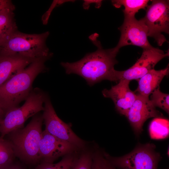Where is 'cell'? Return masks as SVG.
<instances>
[{"instance_id":"7","label":"cell","mask_w":169,"mask_h":169,"mask_svg":"<svg viewBox=\"0 0 169 169\" xmlns=\"http://www.w3.org/2000/svg\"><path fill=\"white\" fill-rule=\"evenodd\" d=\"M146 7V14L142 18L148 31V37L153 38L160 46L167 41L165 33H169V1L151 0Z\"/></svg>"},{"instance_id":"8","label":"cell","mask_w":169,"mask_h":169,"mask_svg":"<svg viewBox=\"0 0 169 169\" xmlns=\"http://www.w3.org/2000/svg\"><path fill=\"white\" fill-rule=\"evenodd\" d=\"M42 116L45 130L56 137L72 144L78 149L83 147L84 141L73 131L70 125L64 123L57 115L48 95L44 103Z\"/></svg>"},{"instance_id":"14","label":"cell","mask_w":169,"mask_h":169,"mask_svg":"<svg viewBox=\"0 0 169 169\" xmlns=\"http://www.w3.org/2000/svg\"><path fill=\"white\" fill-rule=\"evenodd\" d=\"M34 60L19 55L0 54V87Z\"/></svg>"},{"instance_id":"1","label":"cell","mask_w":169,"mask_h":169,"mask_svg":"<svg viewBox=\"0 0 169 169\" xmlns=\"http://www.w3.org/2000/svg\"><path fill=\"white\" fill-rule=\"evenodd\" d=\"M99 35L95 33L89 36V39L97 47L96 51L87 54L77 61L62 62L60 64L67 74H75L81 76L90 86L103 80L113 82L115 70L114 66L118 63L116 57L120 49L116 47L104 49L97 39Z\"/></svg>"},{"instance_id":"28","label":"cell","mask_w":169,"mask_h":169,"mask_svg":"<svg viewBox=\"0 0 169 169\" xmlns=\"http://www.w3.org/2000/svg\"><path fill=\"white\" fill-rule=\"evenodd\" d=\"M5 113V111L0 105V123L3 119Z\"/></svg>"},{"instance_id":"22","label":"cell","mask_w":169,"mask_h":169,"mask_svg":"<svg viewBox=\"0 0 169 169\" xmlns=\"http://www.w3.org/2000/svg\"><path fill=\"white\" fill-rule=\"evenodd\" d=\"M93 157L89 152H84L77 158L71 169H92Z\"/></svg>"},{"instance_id":"18","label":"cell","mask_w":169,"mask_h":169,"mask_svg":"<svg viewBox=\"0 0 169 169\" xmlns=\"http://www.w3.org/2000/svg\"><path fill=\"white\" fill-rule=\"evenodd\" d=\"M149 131L152 139L159 140L167 138L169 134V120L161 117L156 118L150 123Z\"/></svg>"},{"instance_id":"24","label":"cell","mask_w":169,"mask_h":169,"mask_svg":"<svg viewBox=\"0 0 169 169\" xmlns=\"http://www.w3.org/2000/svg\"><path fill=\"white\" fill-rule=\"evenodd\" d=\"M102 0H84L83 6L84 8L88 9L89 8L90 4L92 3H95V7L96 8H99L101 5Z\"/></svg>"},{"instance_id":"15","label":"cell","mask_w":169,"mask_h":169,"mask_svg":"<svg viewBox=\"0 0 169 169\" xmlns=\"http://www.w3.org/2000/svg\"><path fill=\"white\" fill-rule=\"evenodd\" d=\"M169 67L160 70L152 69L138 80V84L135 92L136 94L149 97V96L160 88L164 77L169 73Z\"/></svg>"},{"instance_id":"16","label":"cell","mask_w":169,"mask_h":169,"mask_svg":"<svg viewBox=\"0 0 169 169\" xmlns=\"http://www.w3.org/2000/svg\"><path fill=\"white\" fill-rule=\"evenodd\" d=\"M15 6L0 11V47L14 32L17 30L14 16Z\"/></svg>"},{"instance_id":"4","label":"cell","mask_w":169,"mask_h":169,"mask_svg":"<svg viewBox=\"0 0 169 169\" xmlns=\"http://www.w3.org/2000/svg\"><path fill=\"white\" fill-rule=\"evenodd\" d=\"M49 31L28 34L16 31L0 47V54L17 55L33 60L50 59L53 54L46 44Z\"/></svg>"},{"instance_id":"2","label":"cell","mask_w":169,"mask_h":169,"mask_svg":"<svg viewBox=\"0 0 169 169\" xmlns=\"http://www.w3.org/2000/svg\"><path fill=\"white\" fill-rule=\"evenodd\" d=\"M47 60L40 59L33 61L0 87V105L6 112L18 107L26 100L33 89L32 85L35 79L47 70L45 64Z\"/></svg>"},{"instance_id":"3","label":"cell","mask_w":169,"mask_h":169,"mask_svg":"<svg viewBox=\"0 0 169 169\" xmlns=\"http://www.w3.org/2000/svg\"><path fill=\"white\" fill-rule=\"evenodd\" d=\"M42 115L33 116L24 127L13 131L8 134V140L15 156L28 163H35L41 160L39 143L42 133Z\"/></svg>"},{"instance_id":"27","label":"cell","mask_w":169,"mask_h":169,"mask_svg":"<svg viewBox=\"0 0 169 169\" xmlns=\"http://www.w3.org/2000/svg\"><path fill=\"white\" fill-rule=\"evenodd\" d=\"M0 169H24L18 165L14 164L13 162L0 167Z\"/></svg>"},{"instance_id":"5","label":"cell","mask_w":169,"mask_h":169,"mask_svg":"<svg viewBox=\"0 0 169 169\" xmlns=\"http://www.w3.org/2000/svg\"><path fill=\"white\" fill-rule=\"evenodd\" d=\"M48 95L38 88L33 89L24 104L7 111L0 123L1 137L23 127L26 120L44 109V104Z\"/></svg>"},{"instance_id":"20","label":"cell","mask_w":169,"mask_h":169,"mask_svg":"<svg viewBox=\"0 0 169 169\" xmlns=\"http://www.w3.org/2000/svg\"><path fill=\"white\" fill-rule=\"evenodd\" d=\"M15 156L9 141L0 137V167L13 162Z\"/></svg>"},{"instance_id":"13","label":"cell","mask_w":169,"mask_h":169,"mask_svg":"<svg viewBox=\"0 0 169 169\" xmlns=\"http://www.w3.org/2000/svg\"><path fill=\"white\" fill-rule=\"evenodd\" d=\"M130 82L126 79H121L110 89H104L102 92L104 97L112 100L117 111L125 116L137 96L136 94L129 88Z\"/></svg>"},{"instance_id":"12","label":"cell","mask_w":169,"mask_h":169,"mask_svg":"<svg viewBox=\"0 0 169 169\" xmlns=\"http://www.w3.org/2000/svg\"><path fill=\"white\" fill-rule=\"evenodd\" d=\"M76 147L48 133L42 131L39 143V154L42 162L53 163L58 157L73 152Z\"/></svg>"},{"instance_id":"26","label":"cell","mask_w":169,"mask_h":169,"mask_svg":"<svg viewBox=\"0 0 169 169\" xmlns=\"http://www.w3.org/2000/svg\"><path fill=\"white\" fill-rule=\"evenodd\" d=\"M13 6L14 5L10 1L0 0V11L4 9Z\"/></svg>"},{"instance_id":"6","label":"cell","mask_w":169,"mask_h":169,"mask_svg":"<svg viewBox=\"0 0 169 169\" xmlns=\"http://www.w3.org/2000/svg\"><path fill=\"white\" fill-rule=\"evenodd\" d=\"M155 145L147 143L137 146L130 153L120 157L107 153L104 156L112 166L120 169H157L161 157L155 150Z\"/></svg>"},{"instance_id":"21","label":"cell","mask_w":169,"mask_h":169,"mask_svg":"<svg viewBox=\"0 0 169 169\" xmlns=\"http://www.w3.org/2000/svg\"><path fill=\"white\" fill-rule=\"evenodd\" d=\"M151 102L155 107H158L167 114L169 112V95L161 92L160 88L154 90L151 94Z\"/></svg>"},{"instance_id":"17","label":"cell","mask_w":169,"mask_h":169,"mask_svg":"<svg viewBox=\"0 0 169 169\" xmlns=\"http://www.w3.org/2000/svg\"><path fill=\"white\" fill-rule=\"evenodd\" d=\"M149 1L148 0H113L111 2L116 8L124 6L123 11L124 17H135L139 10L146 8Z\"/></svg>"},{"instance_id":"9","label":"cell","mask_w":169,"mask_h":169,"mask_svg":"<svg viewBox=\"0 0 169 169\" xmlns=\"http://www.w3.org/2000/svg\"><path fill=\"white\" fill-rule=\"evenodd\" d=\"M169 51L165 52L154 47L143 49L141 57L129 69L123 71L115 70L113 82L124 79L130 81L138 80L150 70L154 69L156 64L163 58L169 56Z\"/></svg>"},{"instance_id":"25","label":"cell","mask_w":169,"mask_h":169,"mask_svg":"<svg viewBox=\"0 0 169 169\" xmlns=\"http://www.w3.org/2000/svg\"><path fill=\"white\" fill-rule=\"evenodd\" d=\"M101 169H116L102 155L101 161Z\"/></svg>"},{"instance_id":"10","label":"cell","mask_w":169,"mask_h":169,"mask_svg":"<svg viewBox=\"0 0 169 169\" xmlns=\"http://www.w3.org/2000/svg\"><path fill=\"white\" fill-rule=\"evenodd\" d=\"M120 38L116 47L119 49L129 45L139 47L143 49H150L152 46L148 39L147 28L142 18L124 17L122 24L119 28Z\"/></svg>"},{"instance_id":"23","label":"cell","mask_w":169,"mask_h":169,"mask_svg":"<svg viewBox=\"0 0 169 169\" xmlns=\"http://www.w3.org/2000/svg\"><path fill=\"white\" fill-rule=\"evenodd\" d=\"M102 155L97 153L93 156L92 169H101V161Z\"/></svg>"},{"instance_id":"19","label":"cell","mask_w":169,"mask_h":169,"mask_svg":"<svg viewBox=\"0 0 169 169\" xmlns=\"http://www.w3.org/2000/svg\"><path fill=\"white\" fill-rule=\"evenodd\" d=\"M72 153L68 154L56 163L42 162L34 169H71L77 158Z\"/></svg>"},{"instance_id":"11","label":"cell","mask_w":169,"mask_h":169,"mask_svg":"<svg viewBox=\"0 0 169 169\" xmlns=\"http://www.w3.org/2000/svg\"><path fill=\"white\" fill-rule=\"evenodd\" d=\"M136 95V100L125 116L135 133L139 134L142 132L143 124L147 119L160 117L162 115L156 109L149 97Z\"/></svg>"}]
</instances>
